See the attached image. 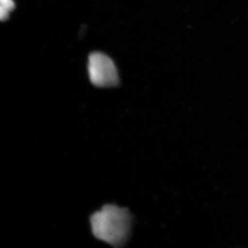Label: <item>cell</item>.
Returning <instances> with one entry per match:
<instances>
[{
	"label": "cell",
	"mask_w": 248,
	"mask_h": 248,
	"mask_svg": "<svg viewBox=\"0 0 248 248\" xmlns=\"http://www.w3.org/2000/svg\"><path fill=\"white\" fill-rule=\"evenodd\" d=\"M132 219L126 207L105 204L89 216L93 236L114 248H122L131 234Z\"/></svg>",
	"instance_id": "6da1fadb"
},
{
	"label": "cell",
	"mask_w": 248,
	"mask_h": 248,
	"mask_svg": "<svg viewBox=\"0 0 248 248\" xmlns=\"http://www.w3.org/2000/svg\"><path fill=\"white\" fill-rule=\"evenodd\" d=\"M88 71L93 84L101 88L116 86L119 74L113 61L102 52H93L89 57Z\"/></svg>",
	"instance_id": "7a4b0ae2"
},
{
	"label": "cell",
	"mask_w": 248,
	"mask_h": 248,
	"mask_svg": "<svg viewBox=\"0 0 248 248\" xmlns=\"http://www.w3.org/2000/svg\"><path fill=\"white\" fill-rule=\"evenodd\" d=\"M15 7L14 0H0V18L5 21L9 18V13Z\"/></svg>",
	"instance_id": "3957f363"
}]
</instances>
